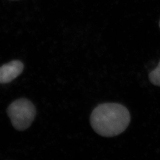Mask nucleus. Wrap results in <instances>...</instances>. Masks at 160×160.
<instances>
[{"instance_id": "nucleus-1", "label": "nucleus", "mask_w": 160, "mask_h": 160, "mask_svg": "<svg viewBox=\"0 0 160 160\" xmlns=\"http://www.w3.org/2000/svg\"><path fill=\"white\" fill-rule=\"evenodd\" d=\"M131 121L129 112L118 103H104L97 106L90 116L92 129L104 137H113L123 133Z\"/></svg>"}, {"instance_id": "nucleus-2", "label": "nucleus", "mask_w": 160, "mask_h": 160, "mask_svg": "<svg viewBox=\"0 0 160 160\" xmlns=\"http://www.w3.org/2000/svg\"><path fill=\"white\" fill-rule=\"evenodd\" d=\"M7 113L14 127L18 131H24L28 129L34 120L36 109L29 100L21 98L10 105Z\"/></svg>"}, {"instance_id": "nucleus-3", "label": "nucleus", "mask_w": 160, "mask_h": 160, "mask_svg": "<svg viewBox=\"0 0 160 160\" xmlns=\"http://www.w3.org/2000/svg\"><path fill=\"white\" fill-rule=\"evenodd\" d=\"M24 65L19 61H14L0 67V83H8L23 72Z\"/></svg>"}, {"instance_id": "nucleus-4", "label": "nucleus", "mask_w": 160, "mask_h": 160, "mask_svg": "<svg viewBox=\"0 0 160 160\" xmlns=\"http://www.w3.org/2000/svg\"><path fill=\"white\" fill-rule=\"evenodd\" d=\"M149 80L155 86H160V61L158 67L149 75Z\"/></svg>"}, {"instance_id": "nucleus-5", "label": "nucleus", "mask_w": 160, "mask_h": 160, "mask_svg": "<svg viewBox=\"0 0 160 160\" xmlns=\"http://www.w3.org/2000/svg\"></svg>"}]
</instances>
